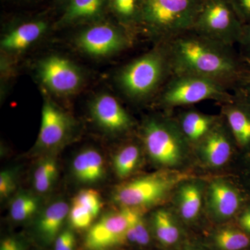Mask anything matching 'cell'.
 Instances as JSON below:
<instances>
[{
  "mask_svg": "<svg viewBox=\"0 0 250 250\" xmlns=\"http://www.w3.org/2000/svg\"><path fill=\"white\" fill-rule=\"evenodd\" d=\"M164 44L174 75H197L225 84L243 74L231 47L193 30L179 34Z\"/></svg>",
  "mask_w": 250,
  "mask_h": 250,
  "instance_id": "1",
  "label": "cell"
},
{
  "mask_svg": "<svg viewBox=\"0 0 250 250\" xmlns=\"http://www.w3.org/2000/svg\"><path fill=\"white\" fill-rule=\"evenodd\" d=\"M171 72L170 61L165 44L159 43L122 67L116 82L121 91L135 101L150 98Z\"/></svg>",
  "mask_w": 250,
  "mask_h": 250,
  "instance_id": "2",
  "label": "cell"
},
{
  "mask_svg": "<svg viewBox=\"0 0 250 250\" xmlns=\"http://www.w3.org/2000/svg\"><path fill=\"white\" fill-rule=\"evenodd\" d=\"M204 0H143L141 24L158 41L165 43L191 30Z\"/></svg>",
  "mask_w": 250,
  "mask_h": 250,
  "instance_id": "3",
  "label": "cell"
},
{
  "mask_svg": "<svg viewBox=\"0 0 250 250\" xmlns=\"http://www.w3.org/2000/svg\"><path fill=\"white\" fill-rule=\"evenodd\" d=\"M184 178L176 172L160 171L125 182L116 188L113 200L124 208H137L159 203Z\"/></svg>",
  "mask_w": 250,
  "mask_h": 250,
  "instance_id": "4",
  "label": "cell"
},
{
  "mask_svg": "<svg viewBox=\"0 0 250 250\" xmlns=\"http://www.w3.org/2000/svg\"><path fill=\"white\" fill-rule=\"evenodd\" d=\"M243 26L230 0H204L191 30L231 47L239 42Z\"/></svg>",
  "mask_w": 250,
  "mask_h": 250,
  "instance_id": "5",
  "label": "cell"
},
{
  "mask_svg": "<svg viewBox=\"0 0 250 250\" xmlns=\"http://www.w3.org/2000/svg\"><path fill=\"white\" fill-rule=\"evenodd\" d=\"M146 150L156 164L172 167L180 164L188 142L178 124L167 120L151 118L142 130Z\"/></svg>",
  "mask_w": 250,
  "mask_h": 250,
  "instance_id": "6",
  "label": "cell"
},
{
  "mask_svg": "<svg viewBox=\"0 0 250 250\" xmlns=\"http://www.w3.org/2000/svg\"><path fill=\"white\" fill-rule=\"evenodd\" d=\"M232 99L225 83L193 75H174L161 96V102L167 106L190 105L207 100L228 103Z\"/></svg>",
  "mask_w": 250,
  "mask_h": 250,
  "instance_id": "7",
  "label": "cell"
},
{
  "mask_svg": "<svg viewBox=\"0 0 250 250\" xmlns=\"http://www.w3.org/2000/svg\"><path fill=\"white\" fill-rule=\"evenodd\" d=\"M36 75L47 91L57 96L75 95L85 82L82 68L59 54H50L39 60L36 65Z\"/></svg>",
  "mask_w": 250,
  "mask_h": 250,
  "instance_id": "8",
  "label": "cell"
},
{
  "mask_svg": "<svg viewBox=\"0 0 250 250\" xmlns=\"http://www.w3.org/2000/svg\"><path fill=\"white\" fill-rule=\"evenodd\" d=\"M125 29L110 22H97L82 29L75 39L81 52L93 58H106L121 53L131 44Z\"/></svg>",
  "mask_w": 250,
  "mask_h": 250,
  "instance_id": "9",
  "label": "cell"
},
{
  "mask_svg": "<svg viewBox=\"0 0 250 250\" xmlns=\"http://www.w3.org/2000/svg\"><path fill=\"white\" fill-rule=\"evenodd\" d=\"M131 214V208H123L104 215L88 230L85 248L89 250H108L125 243Z\"/></svg>",
  "mask_w": 250,
  "mask_h": 250,
  "instance_id": "10",
  "label": "cell"
},
{
  "mask_svg": "<svg viewBox=\"0 0 250 250\" xmlns=\"http://www.w3.org/2000/svg\"><path fill=\"white\" fill-rule=\"evenodd\" d=\"M90 110L94 121L108 132H125L132 126L131 116L111 94L102 93L96 95L90 103Z\"/></svg>",
  "mask_w": 250,
  "mask_h": 250,
  "instance_id": "11",
  "label": "cell"
},
{
  "mask_svg": "<svg viewBox=\"0 0 250 250\" xmlns=\"http://www.w3.org/2000/svg\"><path fill=\"white\" fill-rule=\"evenodd\" d=\"M38 145L41 147L52 148L59 146L70 132L71 121L54 102L46 98L41 116Z\"/></svg>",
  "mask_w": 250,
  "mask_h": 250,
  "instance_id": "12",
  "label": "cell"
},
{
  "mask_svg": "<svg viewBox=\"0 0 250 250\" xmlns=\"http://www.w3.org/2000/svg\"><path fill=\"white\" fill-rule=\"evenodd\" d=\"M48 24L42 20L22 23L8 31L1 37V52L18 54L25 52L45 35Z\"/></svg>",
  "mask_w": 250,
  "mask_h": 250,
  "instance_id": "13",
  "label": "cell"
},
{
  "mask_svg": "<svg viewBox=\"0 0 250 250\" xmlns=\"http://www.w3.org/2000/svg\"><path fill=\"white\" fill-rule=\"evenodd\" d=\"M103 203L100 193L94 189H83L74 197L69 211L72 228L85 229L91 227L100 213Z\"/></svg>",
  "mask_w": 250,
  "mask_h": 250,
  "instance_id": "14",
  "label": "cell"
},
{
  "mask_svg": "<svg viewBox=\"0 0 250 250\" xmlns=\"http://www.w3.org/2000/svg\"><path fill=\"white\" fill-rule=\"evenodd\" d=\"M200 152L204 160L212 167L225 165L231 154V146L226 131L215 125L200 142Z\"/></svg>",
  "mask_w": 250,
  "mask_h": 250,
  "instance_id": "15",
  "label": "cell"
},
{
  "mask_svg": "<svg viewBox=\"0 0 250 250\" xmlns=\"http://www.w3.org/2000/svg\"><path fill=\"white\" fill-rule=\"evenodd\" d=\"M208 197L210 210L220 219L232 216L241 204V198L236 190L223 180L211 182L208 188Z\"/></svg>",
  "mask_w": 250,
  "mask_h": 250,
  "instance_id": "16",
  "label": "cell"
},
{
  "mask_svg": "<svg viewBox=\"0 0 250 250\" xmlns=\"http://www.w3.org/2000/svg\"><path fill=\"white\" fill-rule=\"evenodd\" d=\"M72 170L80 182L94 183L101 180L104 176V161L96 149H85L74 159Z\"/></svg>",
  "mask_w": 250,
  "mask_h": 250,
  "instance_id": "17",
  "label": "cell"
},
{
  "mask_svg": "<svg viewBox=\"0 0 250 250\" xmlns=\"http://www.w3.org/2000/svg\"><path fill=\"white\" fill-rule=\"evenodd\" d=\"M106 0H69L66 9L57 22V27L71 25L96 19L103 14Z\"/></svg>",
  "mask_w": 250,
  "mask_h": 250,
  "instance_id": "18",
  "label": "cell"
},
{
  "mask_svg": "<svg viewBox=\"0 0 250 250\" xmlns=\"http://www.w3.org/2000/svg\"><path fill=\"white\" fill-rule=\"evenodd\" d=\"M225 115L229 127L235 141L242 147L250 145V111L244 104L233 103V100L226 103Z\"/></svg>",
  "mask_w": 250,
  "mask_h": 250,
  "instance_id": "19",
  "label": "cell"
},
{
  "mask_svg": "<svg viewBox=\"0 0 250 250\" xmlns=\"http://www.w3.org/2000/svg\"><path fill=\"white\" fill-rule=\"evenodd\" d=\"M215 125V117L195 111L184 113L178 124L182 134L190 143L201 142Z\"/></svg>",
  "mask_w": 250,
  "mask_h": 250,
  "instance_id": "20",
  "label": "cell"
},
{
  "mask_svg": "<svg viewBox=\"0 0 250 250\" xmlns=\"http://www.w3.org/2000/svg\"><path fill=\"white\" fill-rule=\"evenodd\" d=\"M69 211L70 208L67 203L57 202L47 207L42 213L38 223V229L46 241L51 242L57 238Z\"/></svg>",
  "mask_w": 250,
  "mask_h": 250,
  "instance_id": "21",
  "label": "cell"
},
{
  "mask_svg": "<svg viewBox=\"0 0 250 250\" xmlns=\"http://www.w3.org/2000/svg\"><path fill=\"white\" fill-rule=\"evenodd\" d=\"M179 208L181 215L187 221L197 218L202 207V188L194 182L184 184L179 189Z\"/></svg>",
  "mask_w": 250,
  "mask_h": 250,
  "instance_id": "22",
  "label": "cell"
},
{
  "mask_svg": "<svg viewBox=\"0 0 250 250\" xmlns=\"http://www.w3.org/2000/svg\"><path fill=\"white\" fill-rule=\"evenodd\" d=\"M153 225L159 241L166 246H172L178 241L179 231L172 215L167 210H156L153 215Z\"/></svg>",
  "mask_w": 250,
  "mask_h": 250,
  "instance_id": "23",
  "label": "cell"
},
{
  "mask_svg": "<svg viewBox=\"0 0 250 250\" xmlns=\"http://www.w3.org/2000/svg\"><path fill=\"white\" fill-rule=\"evenodd\" d=\"M116 17L125 26L141 22L143 0H109Z\"/></svg>",
  "mask_w": 250,
  "mask_h": 250,
  "instance_id": "24",
  "label": "cell"
},
{
  "mask_svg": "<svg viewBox=\"0 0 250 250\" xmlns=\"http://www.w3.org/2000/svg\"><path fill=\"white\" fill-rule=\"evenodd\" d=\"M140 149L134 145L122 148L113 159V167L118 177L123 179L132 173L139 164Z\"/></svg>",
  "mask_w": 250,
  "mask_h": 250,
  "instance_id": "25",
  "label": "cell"
},
{
  "mask_svg": "<svg viewBox=\"0 0 250 250\" xmlns=\"http://www.w3.org/2000/svg\"><path fill=\"white\" fill-rule=\"evenodd\" d=\"M214 240L217 247L221 250H241L250 244V238L246 233L231 228L218 231Z\"/></svg>",
  "mask_w": 250,
  "mask_h": 250,
  "instance_id": "26",
  "label": "cell"
},
{
  "mask_svg": "<svg viewBox=\"0 0 250 250\" xmlns=\"http://www.w3.org/2000/svg\"><path fill=\"white\" fill-rule=\"evenodd\" d=\"M57 165L52 159L41 161L34 174V185L39 192H45L50 188L57 175Z\"/></svg>",
  "mask_w": 250,
  "mask_h": 250,
  "instance_id": "27",
  "label": "cell"
},
{
  "mask_svg": "<svg viewBox=\"0 0 250 250\" xmlns=\"http://www.w3.org/2000/svg\"><path fill=\"white\" fill-rule=\"evenodd\" d=\"M39 208L37 199L28 194H20L15 197L10 208L11 218L16 221H23L30 218Z\"/></svg>",
  "mask_w": 250,
  "mask_h": 250,
  "instance_id": "28",
  "label": "cell"
},
{
  "mask_svg": "<svg viewBox=\"0 0 250 250\" xmlns=\"http://www.w3.org/2000/svg\"><path fill=\"white\" fill-rule=\"evenodd\" d=\"M126 241L140 246H146L149 242V234L142 215L137 209L131 208L129 228L126 231Z\"/></svg>",
  "mask_w": 250,
  "mask_h": 250,
  "instance_id": "29",
  "label": "cell"
},
{
  "mask_svg": "<svg viewBox=\"0 0 250 250\" xmlns=\"http://www.w3.org/2000/svg\"><path fill=\"white\" fill-rule=\"evenodd\" d=\"M76 238L70 230L62 231L55 239V250H75Z\"/></svg>",
  "mask_w": 250,
  "mask_h": 250,
  "instance_id": "30",
  "label": "cell"
},
{
  "mask_svg": "<svg viewBox=\"0 0 250 250\" xmlns=\"http://www.w3.org/2000/svg\"><path fill=\"white\" fill-rule=\"evenodd\" d=\"M16 183L14 174L9 170L0 173V195L1 198L9 196L15 190Z\"/></svg>",
  "mask_w": 250,
  "mask_h": 250,
  "instance_id": "31",
  "label": "cell"
},
{
  "mask_svg": "<svg viewBox=\"0 0 250 250\" xmlns=\"http://www.w3.org/2000/svg\"><path fill=\"white\" fill-rule=\"evenodd\" d=\"M243 24L250 22V0H230Z\"/></svg>",
  "mask_w": 250,
  "mask_h": 250,
  "instance_id": "32",
  "label": "cell"
},
{
  "mask_svg": "<svg viewBox=\"0 0 250 250\" xmlns=\"http://www.w3.org/2000/svg\"><path fill=\"white\" fill-rule=\"evenodd\" d=\"M238 43L241 44L245 56L250 62V22L243 26V34Z\"/></svg>",
  "mask_w": 250,
  "mask_h": 250,
  "instance_id": "33",
  "label": "cell"
},
{
  "mask_svg": "<svg viewBox=\"0 0 250 250\" xmlns=\"http://www.w3.org/2000/svg\"><path fill=\"white\" fill-rule=\"evenodd\" d=\"M0 250H22V247L16 238L9 237L1 241Z\"/></svg>",
  "mask_w": 250,
  "mask_h": 250,
  "instance_id": "34",
  "label": "cell"
},
{
  "mask_svg": "<svg viewBox=\"0 0 250 250\" xmlns=\"http://www.w3.org/2000/svg\"><path fill=\"white\" fill-rule=\"evenodd\" d=\"M239 224L245 231L250 233V208L242 213L239 218Z\"/></svg>",
  "mask_w": 250,
  "mask_h": 250,
  "instance_id": "35",
  "label": "cell"
},
{
  "mask_svg": "<svg viewBox=\"0 0 250 250\" xmlns=\"http://www.w3.org/2000/svg\"><path fill=\"white\" fill-rule=\"evenodd\" d=\"M245 93L250 100V76L248 77L246 81V84L244 87Z\"/></svg>",
  "mask_w": 250,
  "mask_h": 250,
  "instance_id": "36",
  "label": "cell"
},
{
  "mask_svg": "<svg viewBox=\"0 0 250 250\" xmlns=\"http://www.w3.org/2000/svg\"><path fill=\"white\" fill-rule=\"evenodd\" d=\"M69 0H59V1H60V2L62 3H67L68 2Z\"/></svg>",
  "mask_w": 250,
  "mask_h": 250,
  "instance_id": "37",
  "label": "cell"
},
{
  "mask_svg": "<svg viewBox=\"0 0 250 250\" xmlns=\"http://www.w3.org/2000/svg\"></svg>",
  "mask_w": 250,
  "mask_h": 250,
  "instance_id": "38",
  "label": "cell"
}]
</instances>
